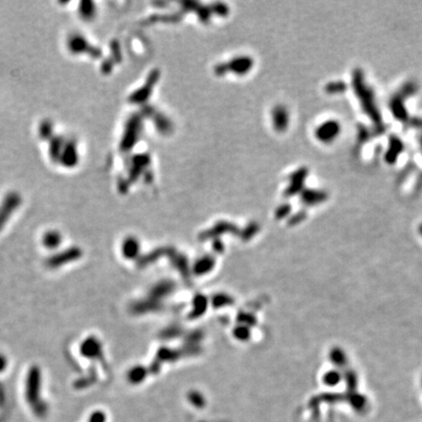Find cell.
Here are the masks:
<instances>
[{
    "mask_svg": "<svg viewBox=\"0 0 422 422\" xmlns=\"http://www.w3.org/2000/svg\"><path fill=\"white\" fill-rule=\"evenodd\" d=\"M405 98L399 93H396L389 102V108L394 118L400 122H407L409 120L408 111L405 106Z\"/></svg>",
    "mask_w": 422,
    "mask_h": 422,
    "instance_id": "5b68a950",
    "label": "cell"
},
{
    "mask_svg": "<svg viewBox=\"0 0 422 422\" xmlns=\"http://www.w3.org/2000/svg\"><path fill=\"white\" fill-rule=\"evenodd\" d=\"M352 84L354 92L360 101L363 111L370 117L376 126L382 125L381 114L376 105L374 92L370 87V85L367 84L363 70L355 69L353 71Z\"/></svg>",
    "mask_w": 422,
    "mask_h": 422,
    "instance_id": "6da1fadb",
    "label": "cell"
},
{
    "mask_svg": "<svg viewBox=\"0 0 422 422\" xmlns=\"http://www.w3.org/2000/svg\"><path fill=\"white\" fill-rule=\"evenodd\" d=\"M341 132V125L337 121L329 120L320 124L315 130V136L323 144H329L335 140Z\"/></svg>",
    "mask_w": 422,
    "mask_h": 422,
    "instance_id": "3957f363",
    "label": "cell"
},
{
    "mask_svg": "<svg viewBox=\"0 0 422 422\" xmlns=\"http://www.w3.org/2000/svg\"><path fill=\"white\" fill-rule=\"evenodd\" d=\"M412 124L413 126L422 128V119H415L414 121H412Z\"/></svg>",
    "mask_w": 422,
    "mask_h": 422,
    "instance_id": "5bb4252c",
    "label": "cell"
},
{
    "mask_svg": "<svg viewBox=\"0 0 422 422\" xmlns=\"http://www.w3.org/2000/svg\"><path fill=\"white\" fill-rule=\"evenodd\" d=\"M420 142H421V147H422V138H421V141H420Z\"/></svg>",
    "mask_w": 422,
    "mask_h": 422,
    "instance_id": "9a60e30c",
    "label": "cell"
},
{
    "mask_svg": "<svg viewBox=\"0 0 422 422\" xmlns=\"http://www.w3.org/2000/svg\"><path fill=\"white\" fill-rule=\"evenodd\" d=\"M43 245L47 248H54L59 245L60 237L56 232H48L43 237Z\"/></svg>",
    "mask_w": 422,
    "mask_h": 422,
    "instance_id": "30bf717a",
    "label": "cell"
},
{
    "mask_svg": "<svg viewBox=\"0 0 422 422\" xmlns=\"http://www.w3.org/2000/svg\"><path fill=\"white\" fill-rule=\"evenodd\" d=\"M417 91H418V85L413 81H409L402 86V88L400 89V91L398 93L402 97L407 99V98L415 95L417 93Z\"/></svg>",
    "mask_w": 422,
    "mask_h": 422,
    "instance_id": "8fae6325",
    "label": "cell"
},
{
    "mask_svg": "<svg viewBox=\"0 0 422 422\" xmlns=\"http://www.w3.org/2000/svg\"><path fill=\"white\" fill-rule=\"evenodd\" d=\"M25 398L35 416L39 418L45 414V407L40 398V373L37 368H32L27 374Z\"/></svg>",
    "mask_w": 422,
    "mask_h": 422,
    "instance_id": "7a4b0ae2",
    "label": "cell"
},
{
    "mask_svg": "<svg viewBox=\"0 0 422 422\" xmlns=\"http://www.w3.org/2000/svg\"><path fill=\"white\" fill-rule=\"evenodd\" d=\"M347 90V84L341 80L330 81L325 84L324 91L329 95H335L343 93Z\"/></svg>",
    "mask_w": 422,
    "mask_h": 422,
    "instance_id": "9c48e42d",
    "label": "cell"
},
{
    "mask_svg": "<svg viewBox=\"0 0 422 422\" xmlns=\"http://www.w3.org/2000/svg\"><path fill=\"white\" fill-rule=\"evenodd\" d=\"M307 176H308V169L306 167H300L294 172H292L288 177L289 186L287 187L285 194L290 197L302 191Z\"/></svg>",
    "mask_w": 422,
    "mask_h": 422,
    "instance_id": "277c9868",
    "label": "cell"
},
{
    "mask_svg": "<svg viewBox=\"0 0 422 422\" xmlns=\"http://www.w3.org/2000/svg\"><path fill=\"white\" fill-rule=\"evenodd\" d=\"M273 124L277 131L283 132L287 129L289 124V115L283 106H277L273 111Z\"/></svg>",
    "mask_w": 422,
    "mask_h": 422,
    "instance_id": "52a82bcc",
    "label": "cell"
},
{
    "mask_svg": "<svg viewBox=\"0 0 422 422\" xmlns=\"http://www.w3.org/2000/svg\"><path fill=\"white\" fill-rule=\"evenodd\" d=\"M372 135V132L369 131V129H367L365 126H359V142L364 143L367 140H369L370 136Z\"/></svg>",
    "mask_w": 422,
    "mask_h": 422,
    "instance_id": "7c38bea8",
    "label": "cell"
},
{
    "mask_svg": "<svg viewBox=\"0 0 422 422\" xmlns=\"http://www.w3.org/2000/svg\"><path fill=\"white\" fill-rule=\"evenodd\" d=\"M302 199L305 202H308L310 204L321 202L323 199H326V194L323 191H316V190H305L302 194Z\"/></svg>",
    "mask_w": 422,
    "mask_h": 422,
    "instance_id": "ba28073f",
    "label": "cell"
},
{
    "mask_svg": "<svg viewBox=\"0 0 422 422\" xmlns=\"http://www.w3.org/2000/svg\"><path fill=\"white\" fill-rule=\"evenodd\" d=\"M403 150H404V144L402 140L395 135L390 136L388 149L385 153V160L389 164L395 163L399 158V156L401 155V153L403 152Z\"/></svg>",
    "mask_w": 422,
    "mask_h": 422,
    "instance_id": "8992f818",
    "label": "cell"
},
{
    "mask_svg": "<svg viewBox=\"0 0 422 422\" xmlns=\"http://www.w3.org/2000/svg\"><path fill=\"white\" fill-rule=\"evenodd\" d=\"M8 365V361L6 359V357L3 354H0V372H4L7 368Z\"/></svg>",
    "mask_w": 422,
    "mask_h": 422,
    "instance_id": "4fadbf2b",
    "label": "cell"
}]
</instances>
